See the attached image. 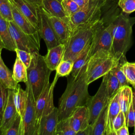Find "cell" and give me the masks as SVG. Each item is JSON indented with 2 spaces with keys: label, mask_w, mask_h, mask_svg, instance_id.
Segmentation results:
<instances>
[{
  "label": "cell",
  "mask_w": 135,
  "mask_h": 135,
  "mask_svg": "<svg viewBox=\"0 0 135 135\" xmlns=\"http://www.w3.org/2000/svg\"><path fill=\"white\" fill-rule=\"evenodd\" d=\"M86 66L82 69L76 77L71 74L66 76L67 85L59 101V121L69 118L76 107L87 105L91 96L86 81Z\"/></svg>",
  "instance_id": "1"
},
{
  "label": "cell",
  "mask_w": 135,
  "mask_h": 135,
  "mask_svg": "<svg viewBox=\"0 0 135 135\" xmlns=\"http://www.w3.org/2000/svg\"><path fill=\"white\" fill-rule=\"evenodd\" d=\"M123 12L112 18V52L119 61H127L126 54L131 44L132 26L135 17H130Z\"/></svg>",
  "instance_id": "2"
},
{
  "label": "cell",
  "mask_w": 135,
  "mask_h": 135,
  "mask_svg": "<svg viewBox=\"0 0 135 135\" xmlns=\"http://www.w3.org/2000/svg\"><path fill=\"white\" fill-rule=\"evenodd\" d=\"M101 18L79 25L72 30L65 43V50L62 60H74L91 43L94 31Z\"/></svg>",
  "instance_id": "3"
},
{
  "label": "cell",
  "mask_w": 135,
  "mask_h": 135,
  "mask_svg": "<svg viewBox=\"0 0 135 135\" xmlns=\"http://www.w3.org/2000/svg\"><path fill=\"white\" fill-rule=\"evenodd\" d=\"M119 63L112 51L100 50L92 55L86 69V81L88 84L103 76Z\"/></svg>",
  "instance_id": "4"
},
{
  "label": "cell",
  "mask_w": 135,
  "mask_h": 135,
  "mask_svg": "<svg viewBox=\"0 0 135 135\" xmlns=\"http://www.w3.org/2000/svg\"><path fill=\"white\" fill-rule=\"evenodd\" d=\"M52 71L46 65L44 56L40 53L35 54L30 67L27 69V81L25 83L31 89L35 101L50 80Z\"/></svg>",
  "instance_id": "5"
},
{
  "label": "cell",
  "mask_w": 135,
  "mask_h": 135,
  "mask_svg": "<svg viewBox=\"0 0 135 135\" xmlns=\"http://www.w3.org/2000/svg\"><path fill=\"white\" fill-rule=\"evenodd\" d=\"M111 20L106 25L103 18L100 20L91 41V55L100 50L112 51L113 25Z\"/></svg>",
  "instance_id": "6"
},
{
  "label": "cell",
  "mask_w": 135,
  "mask_h": 135,
  "mask_svg": "<svg viewBox=\"0 0 135 135\" xmlns=\"http://www.w3.org/2000/svg\"><path fill=\"white\" fill-rule=\"evenodd\" d=\"M9 28L16 49L32 53H39L40 36L25 33L13 21H9Z\"/></svg>",
  "instance_id": "7"
},
{
  "label": "cell",
  "mask_w": 135,
  "mask_h": 135,
  "mask_svg": "<svg viewBox=\"0 0 135 135\" xmlns=\"http://www.w3.org/2000/svg\"><path fill=\"white\" fill-rule=\"evenodd\" d=\"M102 1H90L86 5L71 16L70 24L72 30L79 25L101 18Z\"/></svg>",
  "instance_id": "8"
},
{
  "label": "cell",
  "mask_w": 135,
  "mask_h": 135,
  "mask_svg": "<svg viewBox=\"0 0 135 135\" xmlns=\"http://www.w3.org/2000/svg\"><path fill=\"white\" fill-rule=\"evenodd\" d=\"M59 77L55 73L52 82L50 83L49 80L46 82L42 91L35 101L36 114L38 126L41 118L52 112L55 107L53 103V93L55 86Z\"/></svg>",
  "instance_id": "9"
},
{
  "label": "cell",
  "mask_w": 135,
  "mask_h": 135,
  "mask_svg": "<svg viewBox=\"0 0 135 135\" xmlns=\"http://www.w3.org/2000/svg\"><path fill=\"white\" fill-rule=\"evenodd\" d=\"M108 74L103 76L100 86L95 94L91 97L87 104L90 113L89 123L92 125L97 117L108 104L110 98L108 95L107 89V81Z\"/></svg>",
  "instance_id": "10"
},
{
  "label": "cell",
  "mask_w": 135,
  "mask_h": 135,
  "mask_svg": "<svg viewBox=\"0 0 135 135\" xmlns=\"http://www.w3.org/2000/svg\"><path fill=\"white\" fill-rule=\"evenodd\" d=\"M38 16L39 32L41 38L45 43L47 49H50L61 44L54 30L49 16L41 7L38 8Z\"/></svg>",
  "instance_id": "11"
},
{
  "label": "cell",
  "mask_w": 135,
  "mask_h": 135,
  "mask_svg": "<svg viewBox=\"0 0 135 135\" xmlns=\"http://www.w3.org/2000/svg\"><path fill=\"white\" fill-rule=\"evenodd\" d=\"M28 90V99L26 108L22 119L23 135H37L38 126L36 114L35 101L32 92L26 84Z\"/></svg>",
  "instance_id": "12"
},
{
  "label": "cell",
  "mask_w": 135,
  "mask_h": 135,
  "mask_svg": "<svg viewBox=\"0 0 135 135\" xmlns=\"http://www.w3.org/2000/svg\"><path fill=\"white\" fill-rule=\"evenodd\" d=\"M18 114L14 102V90H7V97L6 105L3 111L1 128L3 135L11 127Z\"/></svg>",
  "instance_id": "13"
},
{
  "label": "cell",
  "mask_w": 135,
  "mask_h": 135,
  "mask_svg": "<svg viewBox=\"0 0 135 135\" xmlns=\"http://www.w3.org/2000/svg\"><path fill=\"white\" fill-rule=\"evenodd\" d=\"M58 121V108L55 107L52 112L41 118L38 126L37 135H55Z\"/></svg>",
  "instance_id": "14"
},
{
  "label": "cell",
  "mask_w": 135,
  "mask_h": 135,
  "mask_svg": "<svg viewBox=\"0 0 135 135\" xmlns=\"http://www.w3.org/2000/svg\"><path fill=\"white\" fill-rule=\"evenodd\" d=\"M69 118L72 128L76 132L83 130L90 124L88 107L87 105L76 107Z\"/></svg>",
  "instance_id": "15"
},
{
  "label": "cell",
  "mask_w": 135,
  "mask_h": 135,
  "mask_svg": "<svg viewBox=\"0 0 135 135\" xmlns=\"http://www.w3.org/2000/svg\"><path fill=\"white\" fill-rule=\"evenodd\" d=\"M29 21L38 29V7L26 0H10Z\"/></svg>",
  "instance_id": "16"
},
{
  "label": "cell",
  "mask_w": 135,
  "mask_h": 135,
  "mask_svg": "<svg viewBox=\"0 0 135 135\" xmlns=\"http://www.w3.org/2000/svg\"><path fill=\"white\" fill-rule=\"evenodd\" d=\"M11 8L13 21L24 32L28 35L41 36L38 29L35 27L29 20L22 14L12 2Z\"/></svg>",
  "instance_id": "17"
},
{
  "label": "cell",
  "mask_w": 135,
  "mask_h": 135,
  "mask_svg": "<svg viewBox=\"0 0 135 135\" xmlns=\"http://www.w3.org/2000/svg\"><path fill=\"white\" fill-rule=\"evenodd\" d=\"M119 90L115 92L110 98L108 103V119L105 135H115L113 129V122L115 117L121 111L119 101Z\"/></svg>",
  "instance_id": "18"
},
{
  "label": "cell",
  "mask_w": 135,
  "mask_h": 135,
  "mask_svg": "<svg viewBox=\"0 0 135 135\" xmlns=\"http://www.w3.org/2000/svg\"><path fill=\"white\" fill-rule=\"evenodd\" d=\"M49 16H54L70 22V17L65 13L60 0H43L40 6Z\"/></svg>",
  "instance_id": "19"
},
{
  "label": "cell",
  "mask_w": 135,
  "mask_h": 135,
  "mask_svg": "<svg viewBox=\"0 0 135 135\" xmlns=\"http://www.w3.org/2000/svg\"><path fill=\"white\" fill-rule=\"evenodd\" d=\"M49 17L54 30L61 43L65 44L72 32L70 22L57 17L49 16Z\"/></svg>",
  "instance_id": "20"
},
{
  "label": "cell",
  "mask_w": 135,
  "mask_h": 135,
  "mask_svg": "<svg viewBox=\"0 0 135 135\" xmlns=\"http://www.w3.org/2000/svg\"><path fill=\"white\" fill-rule=\"evenodd\" d=\"M65 44L61 43L47 50V54L44 56V61L49 69L51 71L56 70L57 66L62 61L64 50Z\"/></svg>",
  "instance_id": "21"
},
{
  "label": "cell",
  "mask_w": 135,
  "mask_h": 135,
  "mask_svg": "<svg viewBox=\"0 0 135 135\" xmlns=\"http://www.w3.org/2000/svg\"><path fill=\"white\" fill-rule=\"evenodd\" d=\"M0 43L3 48L11 51H15L16 49L15 43L11 34L9 21L5 19L0 13Z\"/></svg>",
  "instance_id": "22"
},
{
  "label": "cell",
  "mask_w": 135,
  "mask_h": 135,
  "mask_svg": "<svg viewBox=\"0 0 135 135\" xmlns=\"http://www.w3.org/2000/svg\"><path fill=\"white\" fill-rule=\"evenodd\" d=\"M28 99V90L27 88L23 90L21 86L18 84L16 89L14 90V102L18 114L23 119Z\"/></svg>",
  "instance_id": "23"
},
{
  "label": "cell",
  "mask_w": 135,
  "mask_h": 135,
  "mask_svg": "<svg viewBox=\"0 0 135 135\" xmlns=\"http://www.w3.org/2000/svg\"><path fill=\"white\" fill-rule=\"evenodd\" d=\"M0 83L6 89L15 90L18 83L14 79L13 73L5 64L2 58L0 59Z\"/></svg>",
  "instance_id": "24"
},
{
  "label": "cell",
  "mask_w": 135,
  "mask_h": 135,
  "mask_svg": "<svg viewBox=\"0 0 135 135\" xmlns=\"http://www.w3.org/2000/svg\"><path fill=\"white\" fill-rule=\"evenodd\" d=\"M133 89L129 85L123 86L119 89V101L121 110L124 113L126 118L132 102Z\"/></svg>",
  "instance_id": "25"
},
{
  "label": "cell",
  "mask_w": 135,
  "mask_h": 135,
  "mask_svg": "<svg viewBox=\"0 0 135 135\" xmlns=\"http://www.w3.org/2000/svg\"><path fill=\"white\" fill-rule=\"evenodd\" d=\"M91 43L74 60L73 66L71 73L73 77H76L82 69L87 65L91 56Z\"/></svg>",
  "instance_id": "26"
},
{
  "label": "cell",
  "mask_w": 135,
  "mask_h": 135,
  "mask_svg": "<svg viewBox=\"0 0 135 135\" xmlns=\"http://www.w3.org/2000/svg\"><path fill=\"white\" fill-rule=\"evenodd\" d=\"M108 104L101 111L92 124V135H105L107 125Z\"/></svg>",
  "instance_id": "27"
},
{
  "label": "cell",
  "mask_w": 135,
  "mask_h": 135,
  "mask_svg": "<svg viewBox=\"0 0 135 135\" xmlns=\"http://www.w3.org/2000/svg\"><path fill=\"white\" fill-rule=\"evenodd\" d=\"M12 73L14 79L17 83H26L27 81V68L17 56L14 64Z\"/></svg>",
  "instance_id": "28"
},
{
  "label": "cell",
  "mask_w": 135,
  "mask_h": 135,
  "mask_svg": "<svg viewBox=\"0 0 135 135\" xmlns=\"http://www.w3.org/2000/svg\"><path fill=\"white\" fill-rule=\"evenodd\" d=\"M121 86L119 80L114 73L111 70L108 73L107 81V89L108 95L110 98L120 89Z\"/></svg>",
  "instance_id": "29"
},
{
  "label": "cell",
  "mask_w": 135,
  "mask_h": 135,
  "mask_svg": "<svg viewBox=\"0 0 135 135\" xmlns=\"http://www.w3.org/2000/svg\"><path fill=\"white\" fill-rule=\"evenodd\" d=\"M76 133L70 124L69 118L58 121L55 135H76Z\"/></svg>",
  "instance_id": "30"
},
{
  "label": "cell",
  "mask_w": 135,
  "mask_h": 135,
  "mask_svg": "<svg viewBox=\"0 0 135 135\" xmlns=\"http://www.w3.org/2000/svg\"><path fill=\"white\" fill-rule=\"evenodd\" d=\"M121 68L129 84L135 87V62L124 61L122 64Z\"/></svg>",
  "instance_id": "31"
},
{
  "label": "cell",
  "mask_w": 135,
  "mask_h": 135,
  "mask_svg": "<svg viewBox=\"0 0 135 135\" xmlns=\"http://www.w3.org/2000/svg\"><path fill=\"white\" fill-rule=\"evenodd\" d=\"M73 62L72 60H62L56 68V73L60 77L68 76L72 72Z\"/></svg>",
  "instance_id": "32"
},
{
  "label": "cell",
  "mask_w": 135,
  "mask_h": 135,
  "mask_svg": "<svg viewBox=\"0 0 135 135\" xmlns=\"http://www.w3.org/2000/svg\"><path fill=\"white\" fill-rule=\"evenodd\" d=\"M5 135H23L22 119L18 114Z\"/></svg>",
  "instance_id": "33"
},
{
  "label": "cell",
  "mask_w": 135,
  "mask_h": 135,
  "mask_svg": "<svg viewBox=\"0 0 135 135\" xmlns=\"http://www.w3.org/2000/svg\"><path fill=\"white\" fill-rule=\"evenodd\" d=\"M0 13L6 20L13 21L10 0H0Z\"/></svg>",
  "instance_id": "34"
},
{
  "label": "cell",
  "mask_w": 135,
  "mask_h": 135,
  "mask_svg": "<svg viewBox=\"0 0 135 135\" xmlns=\"http://www.w3.org/2000/svg\"><path fill=\"white\" fill-rule=\"evenodd\" d=\"M15 52L16 53L17 56L25 64L27 69L30 67L34 54H36V53H30L24 50H21L18 49H16L15 50Z\"/></svg>",
  "instance_id": "35"
},
{
  "label": "cell",
  "mask_w": 135,
  "mask_h": 135,
  "mask_svg": "<svg viewBox=\"0 0 135 135\" xmlns=\"http://www.w3.org/2000/svg\"><path fill=\"white\" fill-rule=\"evenodd\" d=\"M124 61H119V64L112 70V71H113V72L114 73L116 77L117 78L118 80H119L121 88L125 85H128V84H129L121 68L122 64Z\"/></svg>",
  "instance_id": "36"
},
{
  "label": "cell",
  "mask_w": 135,
  "mask_h": 135,
  "mask_svg": "<svg viewBox=\"0 0 135 135\" xmlns=\"http://www.w3.org/2000/svg\"><path fill=\"white\" fill-rule=\"evenodd\" d=\"M61 3L65 13L69 17L80 8L79 6L72 0H62Z\"/></svg>",
  "instance_id": "37"
},
{
  "label": "cell",
  "mask_w": 135,
  "mask_h": 135,
  "mask_svg": "<svg viewBox=\"0 0 135 135\" xmlns=\"http://www.w3.org/2000/svg\"><path fill=\"white\" fill-rule=\"evenodd\" d=\"M118 5L125 13L130 14L135 11V0H118Z\"/></svg>",
  "instance_id": "38"
},
{
  "label": "cell",
  "mask_w": 135,
  "mask_h": 135,
  "mask_svg": "<svg viewBox=\"0 0 135 135\" xmlns=\"http://www.w3.org/2000/svg\"><path fill=\"white\" fill-rule=\"evenodd\" d=\"M127 124L126 118L123 111L121 110L114 119L113 122V129L115 134V131L121 128L124 124Z\"/></svg>",
  "instance_id": "39"
},
{
  "label": "cell",
  "mask_w": 135,
  "mask_h": 135,
  "mask_svg": "<svg viewBox=\"0 0 135 135\" xmlns=\"http://www.w3.org/2000/svg\"><path fill=\"white\" fill-rule=\"evenodd\" d=\"M7 97V89H5L0 83V114L3 116Z\"/></svg>",
  "instance_id": "40"
},
{
  "label": "cell",
  "mask_w": 135,
  "mask_h": 135,
  "mask_svg": "<svg viewBox=\"0 0 135 135\" xmlns=\"http://www.w3.org/2000/svg\"><path fill=\"white\" fill-rule=\"evenodd\" d=\"M126 123L128 127H134L135 126V121L132 108V102L128 113L127 117L126 119Z\"/></svg>",
  "instance_id": "41"
},
{
  "label": "cell",
  "mask_w": 135,
  "mask_h": 135,
  "mask_svg": "<svg viewBox=\"0 0 135 135\" xmlns=\"http://www.w3.org/2000/svg\"><path fill=\"white\" fill-rule=\"evenodd\" d=\"M93 127L92 125L89 124L85 128L76 132V135H92Z\"/></svg>",
  "instance_id": "42"
},
{
  "label": "cell",
  "mask_w": 135,
  "mask_h": 135,
  "mask_svg": "<svg viewBox=\"0 0 135 135\" xmlns=\"http://www.w3.org/2000/svg\"><path fill=\"white\" fill-rule=\"evenodd\" d=\"M128 127L126 124L122 126L121 128L115 131V135H129Z\"/></svg>",
  "instance_id": "43"
},
{
  "label": "cell",
  "mask_w": 135,
  "mask_h": 135,
  "mask_svg": "<svg viewBox=\"0 0 135 135\" xmlns=\"http://www.w3.org/2000/svg\"><path fill=\"white\" fill-rule=\"evenodd\" d=\"M76 3L80 8L83 7L86 5L90 1V0H72Z\"/></svg>",
  "instance_id": "44"
},
{
  "label": "cell",
  "mask_w": 135,
  "mask_h": 135,
  "mask_svg": "<svg viewBox=\"0 0 135 135\" xmlns=\"http://www.w3.org/2000/svg\"><path fill=\"white\" fill-rule=\"evenodd\" d=\"M26 1L33 4L35 6L38 8L41 6L43 0H26Z\"/></svg>",
  "instance_id": "45"
},
{
  "label": "cell",
  "mask_w": 135,
  "mask_h": 135,
  "mask_svg": "<svg viewBox=\"0 0 135 135\" xmlns=\"http://www.w3.org/2000/svg\"><path fill=\"white\" fill-rule=\"evenodd\" d=\"M132 108H133L134 121H135V88L134 87V89H133V94H132Z\"/></svg>",
  "instance_id": "46"
},
{
  "label": "cell",
  "mask_w": 135,
  "mask_h": 135,
  "mask_svg": "<svg viewBox=\"0 0 135 135\" xmlns=\"http://www.w3.org/2000/svg\"><path fill=\"white\" fill-rule=\"evenodd\" d=\"M3 46L1 45V43H0V59L1 58V51H2V49H3Z\"/></svg>",
  "instance_id": "47"
},
{
  "label": "cell",
  "mask_w": 135,
  "mask_h": 135,
  "mask_svg": "<svg viewBox=\"0 0 135 135\" xmlns=\"http://www.w3.org/2000/svg\"><path fill=\"white\" fill-rule=\"evenodd\" d=\"M0 135H3V131L1 128V126H0Z\"/></svg>",
  "instance_id": "48"
},
{
  "label": "cell",
  "mask_w": 135,
  "mask_h": 135,
  "mask_svg": "<svg viewBox=\"0 0 135 135\" xmlns=\"http://www.w3.org/2000/svg\"><path fill=\"white\" fill-rule=\"evenodd\" d=\"M2 115L0 114V126L1 125V122H2Z\"/></svg>",
  "instance_id": "49"
},
{
  "label": "cell",
  "mask_w": 135,
  "mask_h": 135,
  "mask_svg": "<svg viewBox=\"0 0 135 135\" xmlns=\"http://www.w3.org/2000/svg\"><path fill=\"white\" fill-rule=\"evenodd\" d=\"M133 134H135V127H134V132H133Z\"/></svg>",
  "instance_id": "50"
},
{
  "label": "cell",
  "mask_w": 135,
  "mask_h": 135,
  "mask_svg": "<svg viewBox=\"0 0 135 135\" xmlns=\"http://www.w3.org/2000/svg\"><path fill=\"white\" fill-rule=\"evenodd\" d=\"M90 1H101V0H90Z\"/></svg>",
  "instance_id": "51"
},
{
  "label": "cell",
  "mask_w": 135,
  "mask_h": 135,
  "mask_svg": "<svg viewBox=\"0 0 135 135\" xmlns=\"http://www.w3.org/2000/svg\"><path fill=\"white\" fill-rule=\"evenodd\" d=\"M109 1H117V0H109Z\"/></svg>",
  "instance_id": "52"
},
{
  "label": "cell",
  "mask_w": 135,
  "mask_h": 135,
  "mask_svg": "<svg viewBox=\"0 0 135 135\" xmlns=\"http://www.w3.org/2000/svg\"><path fill=\"white\" fill-rule=\"evenodd\" d=\"M60 1H62V0H60Z\"/></svg>",
  "instance_id": "53"
}]
</instances>
